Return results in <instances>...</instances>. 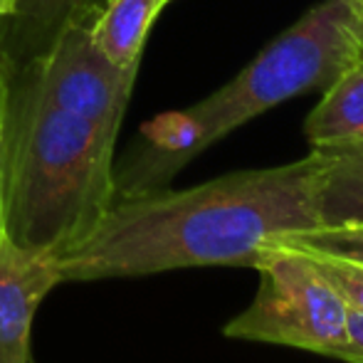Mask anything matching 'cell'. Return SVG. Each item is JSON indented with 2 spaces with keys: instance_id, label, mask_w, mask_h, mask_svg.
Returning a JSON list of instances; mask_svg holds the SVG:
<instances>
[{
  "instance_id": "3",
  "label": "cell",
  "mask_w": 363,
  "mask_h": 363,
  "mask_svg": "<svg viewBox=\"0 0 363 363\" xmlns=\"http://www.w3.org/2000/svg\"><path fill=\"white\" fill-rule=\"evenodd\" d=\"M5 238L30 252L62 255L114 203L119 134L45 101L8 72Z\"/></svg>"
},
{
  "instance_id": "5",
  "label": "cell",
  "mask_w": 363,
  "mask_h": 363,
  "mask_svg": "<svg viewBox=\"0 0 363 363\" xmlns=\"http://www.w3.org/2000/svg\"><path fill=\"white\" fill-rule=\"evenodd\" d=\"M89 28L69 25L43 57L10 74H20L57 109L119 134L139 67L111 65L91 43Z\"/></svg>"
},
{
  "instance_id": "15",
  "label": "cell",
  "mask_w": 363,
  "mask_h": 363,
  "mask_svg": "<svg viewBox=\"0 0 363 363\" xmlns=\"http://www.w3.org/2000/svg\"><path fill=\"white\" fill-rule=\"evenodd\" d=\"M15 3H18V0H0V23H3V20H8L10 15H13Z\"/></svg>"
},
{
  "instance_id": "14",
  "label": "cell",
  "mask_w": 363,
  "mask_h": 363,
  "mask_svg": "<svg viewBox=\"0 0 363 363\" xmlns=\"http://www.w3.org/2000/svg\"><path fill=\"white\" fill-rule=\"evenodd\" d=\"M346 331H349V344L336 359L349 363H363V314L361 311L349 309L346 316Z\"/></svg>"
},
{
  "instance_id": "16",
  "label": "cell",
  "mask_w": 363,
  "mask_h": 363,
  "mask_svg": "<svg viewBox=\"0 0 363 363\" xmlns=\"http://www.w3.org/2000/svg\"><path fill=\"white\" fill-rule=\"evenodd\" d=\"M346 5H349V10L354 13V18L363 23V0H346Z\"/></svg>"
},
{
  "instance_id": "9",
  "label": "cell",
  "mask_w": 363,
  "mask_h": 363,
  "mask_svg": "<svg viewBox=\"0 0 363 363\" xmlns=\"http://www.w3.org/2000/svg\"><path fill=\"white\" fill-rule=\"evenodd\" d=\"M168 3L171 0H106L89 28L91 43L116 67H141L151 25Z\"/></svg>"
},
{
  "instance_id": "17",
  "label": "cell",
  "mask_w": 363,
  "mask_h": 363,
  "mask_svg": "<svg viewBox=\"0 0 363 363\" xmlns=\"http://www.w3.org/2000/svg\"><path fill=\"white\" fill-rule=\"evenodd\" d=\"M354 33H356V45H359V57L363 60V23L361 20H356Z\"/></svg>"
},
{
  "instance_id": "12",
  "label": "cell",
  "mask_w": 363,
  "mask_h": 363,
  "mask_svg": "<svg viewBox=\"0 0 363 363\" xmlns=\"http://www.w3.org/2000/svg\"><path fill=\"white\" fill-rule=\"evenodd\" d=\"M299 252H304L316 264V269L329 279L331 287L339 291L349 309L363 314V264L349 262V259L341 257H331V255L306 252V250H299Z\"/></svg>"
},
{
  "instance_id": "10",
  "label": "cell",
  "mask_w": 363,
  "mask_h": 363,
  "mask_svg": "<svg viewBox=\"0 0 363 363\" xmlns=\"http://www.w3.org/2000/svg\"><path fill=\"white\" fill-rule=\"evenodd\" d=\"M319 151L324 168L316 186V228L363 223V141Z\"/></svg>"
},
{
  "instance_id": "8",
  "label": "cell",
  "mask_w": 363,
  "mask_h": 363,
  "mask_svg": "<svg viewBox=\"0 0 363 363\" xmlns=\"http://www.w3.org/2000/svg\"><path fill=\"white\" fill-rule=\"evenodd\" d=\"M304 136L311 148L363 141V60L326 86L321 101L306 116Z\"/></svg>"
},
{
  "instance_id": "1",
  "label": "cell",
  "mask_w": 363,
  "mask_h": 363,
  "mask_svg": "<svg viewBox=\"0 0 363 363\" xmlns=\"http://www.w3.org/2000/svg\"><path fill=\"white\" fill-rule=\"evenodd\" d=\"M324 153L233 171L186 191L114 201L62 255V282L148 277L191 267H252L272 240L319 225L316 186Z\"/></svg>"
},
{
  "instance_id": "7",
  "label": "cell",
  "mask_w": 363,
  "mask_h": 363,
  "mask_svg": "<svg viewBox=\"0 0 363 363\" xmlns=\"http://www.w3.org/2000/svg\"><path fill=\"white\" fill-rule=\"evenodd\" d=\"M106 0H18L0 23V62L5 72L43 57L69 25H91Z\"/></svg>"
},
{
  "instance_id": "6",
  "label": "cell",
  "mask_w": 363,
  "mask_h": 363,
  "mask_svg": "<svg viewBox=\"0 0 363 363\" xmlns=\"http://www.w3.org/2000/svg\"><path fill=\"white\" fill-rule=\"evenodd\" d=\"M62 274L57 257L0 242V363H30L33 319Z\"/></svg>"
},
{
  "instance_id": "13",
  "label": "cell",
  "mask_w": 363,
  "mask_h": 363,
  "mask_svg": "<svg viewBox=\"0 0 363 363\" xmlns=\"http://www.w3.org/2000/svg\"><path fill=\"white\" fill-rule=\"evenodd\" d=\"M8 99H10V84L8 72L0 62V242L5 240V136H8Z\"/></svg>"
},
{
  "instance_id": "11",
  "label": "cell",
  "mask_w": 363,
  "mask_h": 363,
  "mask_svg": "<svg viewBox=\"0 0 363 363\" xmlns=\"http://www.w3.org/2000/svg\"><path fill=\"white\" fill-rule=\"evenodd\" d=\"M272 245H282L291 250H306V252L331 255V257L349 259L363 264V223L331 225V228H311L289 233L272 240ZM269 245V247H272Z\"/></svg>"
},
{
  "instance_id": "4",
  "label": "cell",
  "mask_w": 363,
  "mask_h": 363,
  "mask_svg": "<svg viewBox=\"0 0 363 363\" xmlns=\"http://www.w3.org/2000/svg\"><path fill=\"white\" fill-rule=\"evenodd\" d=\"M257 294L225 324L228 339L336 356L349 344V306L304 252L272 245L255 264Z\"/></svg>"
},
{
  "instance_id": "2",
  "label": "cell",
  "mask_w": 363,
  "mask_h": 363,
  "mask_svg": "<svg viewBox=\"0 0 363 363\" xmlns=\"http://www.w3.org/2000/svg\"><path fill=\"white\" fill-rule=\"evenodd\" d=\"M354 25L346 0H321L218 91L146 124L119 166L114 163V201L161 191L198 153L238 126L299 94L324 91L361 60Z\"/></svg>"
}]
</instances>
